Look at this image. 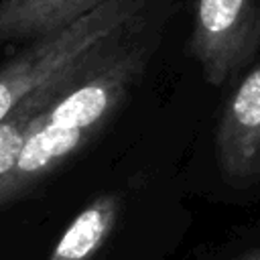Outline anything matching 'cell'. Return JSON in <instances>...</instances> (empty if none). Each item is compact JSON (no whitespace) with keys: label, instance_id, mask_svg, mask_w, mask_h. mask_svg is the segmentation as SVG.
I'll return each mask as SVG.
<instances>
[{"label":"cell","instance_id":"1","mask_svg":"<svg viewBox=\"0 0 260 260\" xmlns=\"http://www.w3.org/2000/svg\"><path fill=\"white\" fill-rule=\"evenodd\" d=\"M146 59V47L118 45L32 116L16 162L0 179V207L26 195L104 128Z\"/></svg>","mask_w":260,"mask_h":260},{"label":"cell","instance_id":"2","mask_svg":"<svg viewBox=\"0 0 260 260\" xmlns=\"http://www.w3.org/2000/svg\"><path fill=\"white\" fill-rule=\"evenodd\" d=\"M146 0H106L69 26L30 41L0 65V122L49 83L120 45Z\"/></svg>","mask_w":260,"mask_h":260},{"label":"cell","instance_id":"3","mask_svg":"<svg viewBox=\"0 0 260 260\" xmlns=\"http://www.w3.org/2000/svg\"><path fill=\"white\" fill-rule=\"evenodd\" d=\"M260 49V0H195L191 51L211 85H221Z\"/></svg>","mask_w":260,"mask_h":260},{"label":"cell","instance_id":"4","mask_svg":"<svg viewBox=\"0 0 260 260\" xmlns=\"http://www.w3.org/2000/svg\"><path fill=\"white\" fill-rule=\"evenodd\" d=\"M215 150L225 181L244 185L260 177V65L240 81L225 104Z\"/></svg>","mask_w":260,"mask_h":260},{"label":"cell","instance_id":"5","mask_svg":"<svg viewBox=\"0 0 260 260\" xmlns=\"http://www.w3.org/2000/svg\"><path fill=\"white\" fill-rule=\"evenodd\" d=\"M106 0H0V45L57 32Z\"/></svg>","mask_w":260,"mask_h":260},{"label":"cell","instance_id":"6","mask_svg":"<svg viewBox=\"0 0 260 260\" xmlns=\"http://www.w3.org/2000/svg\"><path fill=\"white\" fill-rule=\"evenodd\" d=\"M120 217V197L106 193L87 203L67 225L47 260H91Z\"/></svg>","mask_w":260,"mask_h":260},{"label":"cell","instance_id":"7","mask_svg":"<svg viewBox=\"0 0 260 260\" xmlns=\"http://www.w3.org/2000/svg\"><path fill=\"white\" fill-rule=\"evenodd\" d=\"M102 59V57H100ZM100 59H95L93 63L49 83L47 87H43L41 91L32 93L30 98H26L4 122H0V179L12 169V165L16 162V156L24 144V136H26V126L32 120L35 114H39L43 108H47L57 95H61L71 83H75L89 67H93Z\"/></svg>","mask_w":260,"mask_h":260},{"label":"cell","instance_id":"8","mask_svg":"<svg viewBox=\"0 0 260 260\" xmlns=\"http://www.w3.org/2000/svg\"><path fill=\"white\" fill-rule=\"evenodd\" d=\"M238 260H260V246L254 248V250H250V252H246V254L240 256Z\"/></svg>","mask_w":260,"mask_h":260}]
</instances>
